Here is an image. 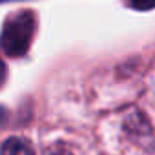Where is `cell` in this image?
I'll list each match as a JSON object with an SVG mask.
<instances>
[{
  "mask_svg": "<svg viewBox=\"0 0 155 155\" xmlns=\"http://www.w3.org/2000/svg\"><path fill=\"white\" fill-rule=\"evenodd\" d=\"M35 29V17L29 11H20L11 15L4 24L0 37V46L9 57H20L28 51Z\"/></svg>",
  "mask_w": 155,
  "mask_h": 155,
  "instance_id": "cell-1",
  "label": "cell"
},
{
  "mask_svg": "<svg viewBox=\"0 0 155 155\" xmlns=\"http://www.w3.org/2000/svg\"><path fill=\"white\" fill-rule=\"evenodd\" d=\"M2 155H33V150L26 140L13 137L2 144Z\"/></svg>",
  "mask_w": 155,
  "mask_h": 155,
  "instance_id": "cell-2",
  "label": "cell"
},
{
  "mask_svg": "<svg viewBox=\"0 0 155 155\" xmlns=\"http://www.w3.org/2000/svg\"><path fill=\"white\" fill-rule=\"evenodd\" d=\"M131 6L135 9H151L155 8V0H131Z\"/></svg>",
  "mask_w": 155,
  "mask_h": 155,
  "instance_id": "cell-3",
  "label": "cell"
},
{
  "mask_svg": "<svg viewBox=\"0 0 155 155\" xmlns=\"http://www.w3.org/2000/svg\"><path fill=\"white\" fill-rule=\"evenodd\" d=\"M4 79H6V66H4V62H2V60H0V86H2Z\"/></svg>",
  "mask_w": 155,
  "mask_h": 155,
  "instance_id": "cell-4",
  "label": "cell"
},
{
  "mask_svg": "<svg viewBox=\"0 0 155 155\" xmlns=\"http://www.w3.org/2000/svg\"><path fill=\"white\" fill-rule=\"evenodd\" d=\"M53 155H69V153H66V151H58V153H53Z\"/></svg>",
  "mask_w": 155,
  "mask_h": 155,
  "instance_id": "cell-5",
  "label": "cell"
}]
</instances>
